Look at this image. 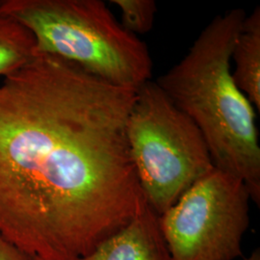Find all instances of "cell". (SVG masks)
Instances as JSON below:
<instances>
[{
  "label": "cell",
  "instance_id": "1",
  "mask_svg": "<svg viewBox=\"0 0 260 260\" xmlns=\"http://www.w3.org/2000/svg\"><path fill=\"white\" fill-rule=\"evenodd\" d=\"M136 91L38 53L0 84V235L80 260L147 204L126 125Z\"/></svg>",
  "mask_w": 260,
  "mask_h": 260
},
{
  "label": "cell",
  "instance_id": "2",
  "mask_svg": "<svg viewBox=\"0 0 260 260\" xmlns=\"http://www.w3.org/2000/svg\"><path fill=\"white\" fill-rule=\"evenodd\" d=\"M247 14L215 17L177 65L155 81L205 138L214 167L241 179L260 205V146L255 109L232 75V53Z\"/></svg>",
  "mask_w": 260,
  "mask_h": 260
},
{
  "label": "cell",
  "instance_id": "3",
  "mask_svg": "<svg viewBox=\"0 0 260 260\" xmlns=\"http://www.w3.org/2000/svg\"><path fill=\"white\" fill-rule=\"evenodd\" d=\"M0 15L33 34L37 53L54 56L117 87L151 80L149 48L101 0H1Z\"/></svg>",
  "mask_w": 260,
  "mask_h": 260
},
{
  "label": "cell",
  "instance_id": "4",
  "mask_svg": "<svg viewBox=\"0 0 260 260\" xmlns=\"http://www.w3.org/2000/svg\"><path fill=\"white\" fill-rule=\"evenodd\" d=\"M126 138L143 194L159 216L214 168L201 131L151 80L136 91Z\"/></svg>",
  "mask_w": 260,
  "mask_h": 260
},
{
  "label": "cell",
  "instance_id": "5",
  "mask_svg": "<svg viewBox=\"0 0 260 260\" xmlns=\"http://www.w3.org/2000/svg\"><path fill=\"white\" fill-rule=\"evenodd\" d=\"M250 202L241 179L214 167L159 216L172 260L240 257Z\"/></svg>",
  "mask_w": 260,
  "mask_h": 260
},
{
  "label": "cell",
  "instance_id": "6",
  "mask_svg": "<svg viewBox=\"0 0 260 260\" xmlns=\"http://www.w3.org/2000/svg\"><path fill=\"white\" fill-rule=\"evenodd\" d=\"M80 260H172L159 215L148 204L127 223Z\"/></svg>",
  "mask_w": 260,
  "mask_h": 260
},
{
  "label": "cell",
  "instance_id": "7",
  "mask_svg": "<svg viewBox=\"0 0 260 260\" xmlns=\"http://www.w3.org/2000/svg\"><path fill=\"white\" fill-rule=\"evenodd\" d=\"M233 80L254 109L260 112V8L243 21L232 53Z\"/></svg>",
  "mask_w": 260,
  "mask_h": 260
},
{
  "label": "cell",
  "instance_id": "8",
  "mask_svg": "<svg viewBox=\"0 0 260 260\" xmlns=\"http://www.w3.org/2000/svg\"><path fill=\"white\" fill-rule=\"evenodd\" d=\"M37 54L35 38L27 28L0 15V76L18 71Z\"/></svg>",
  "mask_w": 260,
  "mask_h": 260
},
{
  "label": "cell",
  "instance_id": "9",
  "mask_svg": "<svg viewBox=\"0 0 260 260\" xmlns=\"http://www.w3.org/2000/svg\"><path fill=\"white\" fill-rule=\"evenodd\" d=\"M121 10V26L130 34H146L153 26L157 5L154 0H112Z\"/></svg>",
  "mask_w": 260,
  "mask_h": 260
},
{
  "label": "cell",
  "instance_id": "10",
  "mask_svg": "<svg viewBox=\"0 0 260 260\" xmlns=\"http://www.w3.org/2000/svg\"><path fill=\"white\" fill-rule=\"evenodd\" d=\"M0 260H31L0 235Z\"/></svg>",
  "mask_w": 260,
  "mask_h": 260
},
{
  "label": "cell",
  "instance_id": "11",
  "mask_svg": "<svg viewBox=\"0 0 260 260\" xmlns=\"http://www.w3.org/2000/svg\"><path fill=\"white\" fill-rule=\"evenodd\" d=\"M244 260H260L259 249H256L255 251H252L251 255Z\"/></svg>",
  "mask_w": 260,
  "mask_h": 260
},
{
  "label": "cell",
  "instance_id": "12",
  "mask_svg": "<svg viewBox=\"0 0 260 260\" xmlns=\"http://www.w3.org/2000/svg\"><path fill=\"white\" fill-rule=\"evenodd\" d=\"M31 260H42V259H39V258H34V259H31Z\"/></svg>",
  "mask_w": 260,
  "mask_h": 260
}]
</instances>
